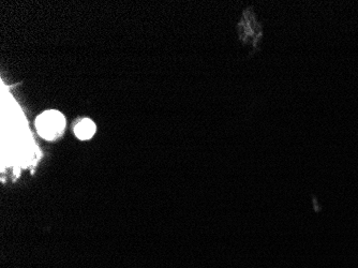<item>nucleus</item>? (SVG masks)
I'll list each match as a JSON object with an SVG mask.
<instances>
[{
	"label": "nucleus",
	"instance_id": "obj_1",
	"mask_svg": "<svg viewBox=\"0 0 358 268\" xmlns=\"http://www.w3.org/2000/svg\"><path fill=\"white\" fill-rule=\"evenodd\" d=\"M40 136L47 141L58 139L66 128V118L60 112L51 110L42 113L35 120Z\"/></svg>",
	"mask_w": 358,
	"mask_h": 268
},
{
	"label": "nucleus",
	"instance_id": "obj_2",
	"mask_svg": "<svg viewBox=\"0 0 358 268\" xmlns=\"http://www.w3.org/2000/svg\"><path fill=\"white\" fill-rule=\"evenodd\" d=\"M96 124L93 120L85 118L80 120L74 128V133L77 139L82 141L91 140L96 133Z\"/></svg>",
	"mask_w": 358,
	"mask_h": 268
}]
</instances>
